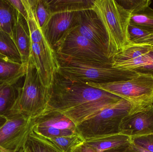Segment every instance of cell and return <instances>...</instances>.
<instances>
[{"mask_svg": "<svg viewBox=\"0 0 153 152\" xmlns=\"http://www.w3.org/2000/svg\"><path fill=\"white\" fill-rule=\"evenodd\" d=\"M122 99L86 84L67 80L56 73L46 109L62 112L77 126Z\"/></svg>", "mask_w": 153, "mask_h": 152, "instance_id": "1", "label": "cell"}, {"mask_svg": "<svg viewBox=\"0 0 153 152\" xmlns=\"http://www.w3.org/2000/svg\"><path fill=\"white\" fill-rule=\"evenodd\" d=\"M92 9L106 30L108 38V57L111 59L129 44L128 29L132 12L115 0L94 1Z\"/></svg>", "mask_w": 153, "mask_h": 152, "instance_id": "2", "label": "cell"}, {"mask_svg": "<svg viewBox=\"0 0 153 152\" xmlns=\"http://www.w3.org/2000/svg\"><path fill=\"white\" fill-rule=\"evenodd\" d=\"M57 74L65 79L83 84L109 83L127 80L139 75L134 70L115 68L111 64H90L58 59Z\"/></svg>", "mask_w": 153, "mask_h": 152, "instance_id": "3", "label": "cell"}, {"mask_svg": "<svg viewBox=\"0 0 153 152\" xmlns=\"http://www.w3.org/2000/svg\"><path fill=\"white\" fill-rule=\"evenodd\" d=\"M51 91L42 84L36 68L30 58L27 62V73L22 87L12 109L11 115L22 114L35 118L47 108Z\"/></svg>", "mask_w": 153, "mask_h": 152, "instance_id": "4", "label": "cell"}, {"mask_svg": "<svg viewBox=\"0 0 153 152\" xmlns=\"http://www.w3.org/2000/svg\"><path fill=\"white\" fill-rule=\"evenodd\" d=\"M145 107L146 106L137 105L122 99L104 109L96 116L77 125V132L84 140L119 134L120 126L122 120L130 113Z\"/></svg>", "mask_w": 153, "mask_h": 152, "instance_id": "5", "label": "cell"}, {"mask_svg": "<svg viewBox=\"0 0 153 152\" xmlns=\"http://www.w3.org/2000/svg\"><path fill=\"white\" fill-rule=\"evenodd\" d=\"M57 59L90 64H111V59L76 29L69 32L54 48Z\"/></svg>", "mask_w": 153, "mask_h": 152, "instance_id": "6", "label": "cell"}, {"mask_svg": "<svg viewBox=\"0 0 153 152\" xmlns=\"http://www.w3.org/2000/svg\"><path fill=\"white\" fill-rule=\"evenodd\" d=\"M86 84L137 105L146 106L153 104V77L150 75L139 74L128 80Z\"/></svg>", "mask_w": 153, "mask_h": 152, "instance_id": "7", "label": "cell"}, {"mask_svg": "<svg viewBox=\"0 0 153 152\" xmlns=\"http://www.w3.org/2000/svg\"><path fill=\"white\" fill-rule=\"evenodd\" d=\"M33 124L34 119L22 114L11 115L7 117L0 128V151L24 147Z\"/></svg>", "mask_w": 153, "mask_h": 152, "instance_id": "8", "label": "cell"}, {"mask_svg": "<svg viewBox=\"0 0 153 152\" xmlns=\"http://www.w3.org/2000/svg\"><path fill=\"white\" fill-rule=\"evenodd\" d=\"M30 58L34 63L43 85L51 91L59 62L56 52L37 43H32Z\"/></svg>", "mask_w": 153, "mask_h": 152, "instance_id": "9", "label": "cell"}, {"mask_svg": "<svg viewBox=\"0 0 153 152\" xmlns=\"http://www.w3.org/2000/svg\"><path fill=\"white\" fill-rule=\"evenodd\" d=\"M75 29L80 35L99 47L108 57L107 33L101 21L93 9L79 12L78 25Z\"/></svg>", "mask_w": 153, "mask_h": 152, "instance_id": "10", "label": "cell"}, {"mask_svg": "<svg viewBox=\"0 0 153 152\" xmlns=\"http://www.w3.org/2000/svg\"><path fill=\"white\" fill-rule=\"evenodd\" d=\"M152 46L146 45L129 44L111 58L113 68L121 70H134L151 64L149 54Z\"/></svg>", "mask_w": 153, "mask_h": 152, "instance_id": "11", "label": "cell"}, {"mask_svg": "<svg viewBox=\"0 0 153 152\" xmlns=\"http://www.w3.org/2000/svg\"><path fill=\"white\" fill-rule=\"evenodd\" d=\"M79 12L53 13L42 31L49 45L54 50L61 40L78 25Z\"/></svg>", "mask_w": 153, "mask_h": 152, "instance_id": "12", "label": "cell"}, {"mask_svg": "<svg viewBox=\"0 0 153 152\" xmlns=\"http://www.w3.org/2000/svg\"><path fill=\"white\" fill-rule=\"evenodd\" d=\"M120 133L130 137L153 134V104L126 116L121 121Z\"/></svg>", "mask_w": 153, "mask_h": 152, "instance_id": "13", "label": "cell"}, {"mask_svg": "<svg viewBox=\"0 0 153 152\" xmlns=\"http://www.w3.org/2000/svg\"><path fill=\"white\" fill-rule=\"evenodd\" d=\"M12 38L19 52L22 63H27L31 53L32 42L27 21L18 11Z\"/></svg>", "mask_w": 153, "mask_h": 152, "instance_id": "14", "label": "cell"}, {"mask_svg": "<svg viewBox=\"0 0 153 152\" xmlns=\"http://www.w3.org/2000/svg\"><path fill=\"white\" fill-rule=\"evenodd\" d=\"M34 125L62 130L77 131L76 125L67 116L57 111L46 109L34 118Z\"/></svg>", "mask_w": 153, "mask_h": 152, "instance_id": "15", "label": "cell"}, {"mask_svg": "<svg viewBox=\"0 0 153 152\" xmlns=\"http://www.w3.org/2000/svg\"><path fill=\"white\" fill-rule=\"evenodd\" d=\"M27 63H19L11 61L0 54V81L15 85L25 76Z\"/></svg>", "mask_w": 153, "mask_h": 152, "instance_id": "16", "label": "cell"}, {"mask_svg": "<svg viewBox=\"0 0 153 152\" xmlns=\"http://www.w3.org/2000/svg\"><path fill=\"white\" fill-rule=\"evenodd\" d=\"M84 142L98 151L102 152L130 143L131 138L119 133L85 139Z\"/></svg>", "mask_w": 153, "mask_h": 152, "instance_id": "17", "label": "cell"}, {"mask_svg": "<svg viewBox=\"0 0 153 152\" xmlns=\"http://www.w3.org/2000/svg\"><path fill=\"white\" fill-rule=\"evenodd\" d=\"M22 1L27 12L28 19L27 21L31 42L41 45L49 50L55 51L49 45L42 34L35 15L32 0H22Z\"/></svg>", "mask_w": 153, "mask_h": 152, "instance_id": "18", "label": "cell"}, {"mask_svg": "<svg viewBox=\"0 0 153 152\" xmlns=\"http://www.w3.org/2000/svg\"><path fill=\"white\" fill-rule=\"evenodd\" d=\"M19 87L0 81V116L8 117L19 95Z\"/></svg>", "mask_w": 153, "mask_h": 152, "instance_id": "19", "label": "cell"}, {"mask_svg": "<svg viewBox=\"0 0 153 152\" xmlns=\"http://www.w3.org/2000/svg\"><path fill=\"white\" fill-rule=\"evenodd\" d=\"M52 13L80 12L93 9L94 1L48 0Z\"/></svg>", "mask_w": 153, "mask_h": 152, "instance_id": "20", "label": "cell"}, {"mask_svg": "<svg viewBox=\"0 0 153 152\" xmlns=\"http://www.w3.org/2000/svg\"><path fill=\"white\" fill-rule=\"evenodd\" d=\"M35 135L40 139L49 143L62 152H72L76 146L84 142L83 138L79 134L54 138H48Z\"/></svg>", "mask_w": 153, "mask_h": 152, "instance_id": "21", "label": "cell"}, {"mask_svg": "<svg viewBox=\"0 0 153 152\" xmlns=\"http://www.w3.org/2000/svg\"><path fill=\"white\" fill-rule=\"evenodd\" d=\"M16 16L17 11L8 0H0V29L12 38Z\"/></svg>", "mask_w": 153, "mask_h": 152, "instance_id": "22", "label": "cell"}, {"mask_svg": "<svg viewBox=\"0 0 153 152\" xmlns=\"http://www.w3.org/2000/svg\"><path fill=\"white\" fill-rule=\"evenodd\" d=\"M0 54L11 61L22 63L19 50L11 37L0 29Z\"/></svg>", "mask_w": 153, "mask_h": 152, "instance_id": "23", "label": "cell"}, {"mask_svg": "<svg viewBox=\"0 0 153 152\" xmlns=\"http://www.w3.org/2000/svg\"><path fill=\"white\" fill-rule=\"evenodd\" d=\"M130 24L153 34V9L149 6L139 12L132 13Z\"/></svg>", "mask_w": 153, "mask_h": 152, "instance_id": "24", "label": "cell"}, {"mask_svg": "<svg viewBox=\"0 0 153 152\" xmlns=\"http://www.w3.org/2000/svg\"><path fill=\"white\" fill-rule=\"evenodd\" d=\"M32 3L36 18L42 33L53 13L48 0H32Z\"/></svg>", "mask_w": 153, "mask_h": 152, "instance_id": "25", "label": "cell"}, {"mask_svg": "<svg viewBox=\"0 0 153 152\" xmlns=\"http://www.w3.org/2000/svg\"><path fill=\"white\" fill-rule=\"evenodd\" d=\"M24 149L27 152H62L49 143L35 135L31 131Z\"/></svg>", "mask_w": 153, "mask_h": 152, "instance_id": "26", "label": "cell"}, {"mask_svg": "<svg viewBox=\"0 0 153 152\" xmlns=\"http://www.w3.org/2000/svg\"><path fill=\"white\" fill-rule=\"evenodd\" d=\"M31 131L36 135L48 138L69 136L79 134L77 131L62 130L53 128L37 126L34 125V124L32 126Z\"/></svg>", "mask_w": 153, "mask_h": 152, "instance_id": "27", "label": "cell"}, {"mask_svg": "<svg viewBox=\"0 0 153 152\" xmlns=\"http://www.w3.org/2000/svg\"><path fill=\"white\" fill-rule=\"evenodd\" d=\"M117 1L124 9L132 13H137L143 10L150 6L151 0H121Z\"/></svg>", "mask_w": 153, "mask_h": 152, "instance_id": "28", "label": "cell"}, {"mask_svg": "<svg viewBox=\"0 0 153 152\" xmlns=\"http://www.w3.org/2000/svg\"><path fill=\"white\" fill-rule=\"evenodd\" d=\"M128 34L129 44H134L151 34L139 27L129 24Z\"/></svg>", "mask_w": 153, "mask_h": 152, "instance_id": "29", "label": "cell"}, {"mask_svg": "<svg viewBox=\"0 0 153 152\" xmlns=\"http://www.w3.org/2000/svg\"><path fill=\"white\" fill-rule=\"evenodd\" d=\"M131 143L147 151L153 152V134L143 136L131 137Z\"/></svg>", "mask_w": 153, "mask_h": 152, "instance_id": "30", "label": "cell"}, {"mask_svg": "<svg viewBox=\"0 0 153 152\" xmlns=\"http://www.w3.org/2000/svg\"><path fill=\"white\" fill-rule=\"evenodd\" d=\"M8 1L27 21L28 19L27 12L22 0H8Z\"/></svg>", "mask_w": 153, "mask_h": 152, "instance_id": "31", "label": "cell"}, {"mask_svg": "<svg viewBox=\"0 0 153 152\" xmlns=\"http://www.w3.org/2000/svg\"><path fill=\"white\" fill-rule=\"evenodd\" d=\"M149 54L152 59V62L151 64H148L146 66H144L142 68L136 69L134 71L137 72L139 74H146L150 75L153 77V46L151 51L149 52Z\"/></svg>", "mask_w": 153, "mask_h": 152, "instance_id": "32", "label": "cell"}, {"mask_svg": "<svg viewBox=\"0 0 153 152\" xmlns=\"http://www.w3.org/2000/svg\"><path fill=\"white\" fill-rule=\"evenodd\" d=\"M131 143L119 147L106 150L102 152H136L132 148Z\"/></svg>", "mask_w": 153, "mask_h": 152, "instance_id": "33", "label": "cell"}, {"mask_svg": "<svg viewBox=\"0 0 153 152\" xmlns=\"http://www.w3.org/2000/svg\"><path fill=\"white\" fill-rule=\"evenodd\" d=\"M72 152H100L96 149L84 142L82 144L76 146Z\"/></svg>", "mask_w": 153, "mask_h": 152, "instance_id": "34", "label": "cell"}, {"mask_svg": "<svg viewBox=\"0 0 153 152\" xmlns=\"http://www.w3.org/2000/svg\"><path fill=\"white\" fill-rule=\"evenodd\" d=\"M134 45H146L153 46V34H150L147 36L142 38L134 44Z\"/></svg>", "mask_w": 153, "mask_h": 152, "instance_id": "35", "label": "cell"}, {"mask_svg": "<svg viewBox=\"0 0 153 152\" xmlns=\"http://www.w3.org/2000/svg\"><path fill=\"white\" fill-rule=\"evenodd\" d=\"M131 145L132 148H133V149L136 152H151L138 146V145H136L132 143H131Z\"/></svg>", "mask_w": 153, "mask_h": 152, "instance_id": "36", "label": "cell"}, {"mask_svg": "<svg viewBox=\"0 0 153 152\" xmlns=\"http://www.w3.org/2000/svg\"><path fill=\"white\" fill-rule=\"evenodd\" d=\"M24 147L16 150H1L0 152H24Z\"/></svg>", "mask_w": 153, "mask_h": 152, "instance_id": "37", "label": "cell"}, {"mask_svg": "<svg viewBox=\"0 0 153 152\" xmlns=\"http://www.w3.org/2000/svg\"><path fill=\"white\" fill-rule=\"evenodd\" d=\"M7 120V118L3 116H0V128L4 125Z\"/></svg>", "mask_w": 153, "mask_h": 152, "instance_id": "38", "label": "cell"}, {"mask_svg": "<svg viewBox=\"0 0 153 152\" xmlns=\"http://www.w3.org/2000/svg\"><path fill=\"white\" fill-rule=\"evenodd\" d=\"M24 152H27V151H25V149H24Z\"/></svg>", "mask_w": 153, "mask_h": 152, "instance_id": "39", "label": "cell"}]
</instances>
